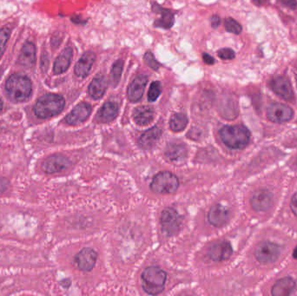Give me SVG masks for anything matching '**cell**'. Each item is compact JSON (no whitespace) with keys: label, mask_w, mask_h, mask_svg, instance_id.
Segmentation results:
<instances>
[{"label":"cell","mask_w":297,"mask_h":296,"mask_svg":"<svg viewBox=\"0 0 297 296\" xmlns=\"http://www.w3.org/2000/svg\"><path fill=\"white\" fill-rule=\"evenodd\" d=\"M36 48L31 42H27L22 47L20 55L18 57V63L26 68H32L35 65Z\"/></svg>","instance_id":"ffe728a7"},{"label":"cell","mask_w":297,"mask_h":296,"mask_svg":"<svg viewBox=\"0 0 297 296\" xmlns=\"http://www.w3.org/2000/svg\"><path fill=\"white\" fill-rule=\"evenodd\" d=\"M232 251V247L230 243L222 242L212 245L209 248L208 255L213 261H224L231 256Z\"/></svg>","instance_id":"9a60e30c"},{"label":"cell","mask_w":297,"mask_h":296,"mask_svg":"<svg viewBox=\"0 0 297 296\" xmlns=\"http://www.w3.org/2000/svg\"><path fill=\"white\" fill-rule=\"evenodd\" d=\"M218 55L220 58L224 60H230L235 58V51L230 48H224L218 50Z\"/></svg>","instance_id":"d6a6232c"},{"label":"cell","mask_w":297,"mask_h":296,"mask_svg":"<svg viewBox=\"0 0 297 296\" xmlns=\"http://www.w3.org/2000/svg\"><path fill=\"white\" fill-rule=\"evenodd\" d=\"M224 26H225L227 32L233 33V34H236V35L240 34L241 33V31H242L241 24H239L237 21L231 18L225 19Z\"/></svg>","instance_id":"f1b7e54d"},{"label":"cell","mask_w":297,"mask_h":296,"mask_svg":"<svg viewBox=\"0 0 297 296\" xmlns=\"http://www.w3.org/2000/svg\"><path fill=\"white\" fill-rule=\"evenodd\" d=\"M203 60L204 62L206 63L207 65H214V63H215V60H214V57L213 56H210L208 53H203Z\"/></svg>","instance_id":"74e56055"},{"label":"cell","mask_w":297,"mask_h":296,"mask_svg":"<svg viewBox=\"0 0 297 296\" xmlns=\"http://www.w3.org/2000/svg\"><path fill=\"white\" fill-rule=\"evenodd\" d=\"M146 76L139 75L130 83L127 90V97L130 102H139L144 95V89L147 84Z\"/></svg>","instance_id":"30bf717a"},{"label":"cell","mask_w":297,"mask_h":296,"mask_svg":"<svg viewBox=\"0 0 297 296\" xmlns=\"http://www.w3.org/2000/svg\"><path fill=\"white\" fill-rule=\"evenodd\" d=\"M293 255H294V257L295 258V259H297V247L295 248V249H294V254H293Z\"/></svg>","instance_id":"7bdbcfd3"},{"label":"cell","mask_w":297,"mask_h":296,"mask_svg":"<svg viewBox=\"0 0 297 296\" xmlns=\"http://www.w3.org/2000/svg\"><path fill=\"white\" fill-rule=\"evenodd\" d=\"M230 212L221 204L214 205L208 214V220L211 225L223 227L229 221Z\"/></svg>","instance_id":"2e32d148"},{"label":"cell","mask_w":297,"mask_h":296,"mask_svg":"<svg viewBox=\"0 0 297 296\" xmlns=\"http://www.w3.org/2000/svg\"><path fill=\"white\" fill-rule=\"evenodd\" d=\"M295 282L289 277L281 279L274 285L272 288V294L274 296H287L294 291Z\"/></svg>","instance_id":"603a6c76"},{"label":"cell","mask_w":297,"mask_h":296,"mask_svg":"<svg viewBox=\"0 0 297 296\" xmlns=\"http://www.w3.org/2000/svg\"><path fill=\"white\" fill-rule=\"evenodd\" d=\"M279 3L282 4L283 6L288 7L289 9H295L297 7L296 0H278Z\"/></svg>","instance_id":"836d02e7"},{"label":"cell","mask_w":297,"mask_h":296,"mask_svg":"<svg viewBox=\"0 0 297 296\" xmlns=\"http://www.w3.org/2000/svg\"><path fill=\"white\" fill-rule=\"evenodd\" d=\"M144 61L146 64V66H149L150 68L152 69L154 71H157L160 68V66H161L158 61L154 57L153 54L150 52V51H148V52L144 54Z\"/></svg>","instance_id":"1f68e13d"},{"label":"cell","mask_w":297,"mask_h":296,"mask_svg":"<svg viewBox=\"0 0 297 296\" xmlns=\"http://www.w3.org/2000/svg\"><path fill=\"white\" fill-rule=\"evenodd\" d=\"M188 125V119L182 113H177L172 115L170 121V127L175 132H180L185 129Z\"/></svg>","instance_id":"4316f807"},{"label":"cell","mask_w":297,"mask_h":296,"mask_svg":"<svg viewBox=\"0 0 297 296\" xmlns=\"http://www.w3.org/2000/svg\"><path fill=\"white\" fill-rule=\"evenodd\" d=\"M267 115L268 119L274 123H285L291 120L294 111L288 105L275 103L268 107Z\"/></svg>","instance_id":"ba28073f"},{"label":"cell","mask_w":297,"mask_h":296,"mask_svg":"<svg viewBox=\"0 0 297 296\" xmlns=\"http://www.w3.org/2000/svg\"><path fill=\"white\" fill-rule=\"evenodd\" d=\"M162 230L167 235H174L180 230L182 219L179 214L174 209H166L161 216Z\"/></svg>","instance_id":"8992f818"},{"label":"cell","mask_w":297,"mask_h":296,"mask_svg":"<svg viewBox=\"0 0 297 296\" xmlns=\"http://www.w3.org/2000/svg\"><path fill=\"white\" fill-rule=\"evenodd\" d=\"M71 20L73 21L74 23H77V24H85L86 23V21L82 20L80 17H73V18H71Z\"/></svg>","instance_id":"ab89813d"},{"label":"cell","mask_w":297,"mask_h":296,"mask_svg":"<svg viewBox=\"0 0 297 296\" xmlns=\"http://www.w3.org/2000/svg\"><path fill=\"white\" fill-rule=\"evenodd\" d=\"M221 24V18H219V16L213 15L211 18H210V24L213 28H217V27L219 26Z\"/></svg>","instance_id":"d590c367"},{"label":"cell","mask_w":297,"mask_h":296,"mask_svg":"<svg viewBox=\"0 0 297 296\" xmlns=\"http://www.w3.org/2000/svg\"><path fill=\"white\" fill-rule=\"evenodd\" d=\"M91 113V106L86 103H81L71 110V113L66 116L65 121L68 125H79L88 119Z\"/></svg>","instance_id":"7c38bea8"},{"label":"cell","mask_w":297,"mask_h":296,"mask_svg":"<svg viewBox=\"0 0 297 296\" xmlns=\"http://www.w3.org/2000/svg\"><path fill=\"white\" fill-rule=\"evenodd\" d=\"M141 277L143 288L149 294H158L165 289L167 275L158 267H149L144 270Z\"/></svg>","instance_id":"277c9868"},{"label":"cell","mask_w":297,"mask_h":296,"mask_svg":"<svg viewBox=\"0 0 297 296\" xmlns=\"http://www.w3.org/2000/svg\"><path fill=\"white\" fill-rule=\"evenodd\" d=\"M222 141L231 149H242L250 142V134L247 128L242 125H227L220 131Z\"/></svg>","instance_id":"6da1fadb"},{"label":"cell","mask_w":297,"mask_h":296,"mask_svg":"<svg viewBox=\"0 0 297 296\" xmlns=\"http://www.w3.org/2000/svg\"><path fill=\"white\" fill-rule=\"evenodd\" d=\"M65 104L62 96L46 94L38 100L34 106V112L39 119H49L61 112Z\"/></svg>","instance_id":"7a4b0ae2"},{"label":"cell","mask_w":297,"mask_h":296,"mask_svg":"<svg viewBox=\"0 0 297 296\" xmlns=\"http://www.w3.org/2000/svg\"><path fill=\"white\" fill-rule=\"evenodd\" d=\"M10 36H11V30L9 28L5 27L0 30V60L6 50V44L8 42Z\"/></svg>","instance_id":"4dcf8cb0"},{"label":"cell","mask_w":297,"mask_h":296,"mask_svg":"<svg viewBox=\"0 0 297 296\" xmlns=\"http://www.w3.org/2000/svg\"><path fill=\"white\" fill-rule=\"evenodd\" d=\"M123 69H124V61L123 60H118L113 64L112 71H111V76H110V82L113 87H116L120 82Z\"/></svg>","instance_id":"83f0119b"},{"label":"cell","mask_w":297,"mask_h":296,"mask_svg":"<svg viewBox=\"0 0 297 296\" xmlns=\"http://www.w3.org/2000/svg\"><path fill=\"white\" fill-rule=\"evenodd\" d=\"M161 83L160 82H153L150 86L149 92H148V100L150 102H155L161 95Z\"/></svg>","instance_id":"f546056e"},{"label":"cell","mask_w":297,"mask_h":296,"mask_svg":"<svg viewBox=\"0 0 297 296\" xmlns=\"http://www.w3.org/2000/svg\"><path fill=\"white\" fill-rule=\"evenodd\" d=\"M106 91V82L104 77L100 75L95 77L89 86V94L93 99H100L103 98Z\"/></svg>","instance_id":"d4e9b609"},{"label":"cell","mask_w":297,"mask_h":296,"mask_svg":"<svg viewBox=\"0 0 297 296\" xmlns=\"http://www.w3.org/2000/svg\"><path fill=\"white\" fill-rule=\"evenodd\" d=\"M2 109H3V102H2V99L0 98V111L2 110Z\"/></svg>","instance_id":"b9f144b4"},{"label":"cell","mask_w":297,"mask_h":296,"mask_svg":"<svg viewBox=\"0 0 297 296\" xmlns=\"http://www.w3.org/2000/svg\"><path fill=\"white\" fill-rule=\"evenodd\" d=\"M69 165L70 161L67 157L62 155H54L44 161L43 169L48 174H53L67 169Z\"/></svg>","instance_id":"5bb4252c"},{"label":"cell","mask_w":297,"mask_h":296,"mask_svg":"<svg viewBox=\"0 0 297 296\" xmlns=\"http://www.w3.org/2000/svg\"><path fill=\"white\" fill-rule=\"evenodd\" d=\"M97 258V253L95 252V250L90 248H86L77 254L75 258V261L77 267L79 268V270L83 271H90L95 266Z\"/></svg>","instance_id":"4fadbf2b"},{"label":"cell","mask_w":297,"mask_h":296,"mask_svg":"<svg viewBox=\"0 0 297 296\" xmlns=\"http://www.w3.org/2000/svg\"><path fill=\"white\" fill-rule=\"evenodd\" d=\"M152 10L155 13L160 15V18L155 20L154 26L156 27V28L166 29V30L173 26L174 23H175V16L171 10L164 8L156 3H153L152 5Z\"/></svg>","instance_id":"8fae6325"},{"label":"cell","mask_w":297,"mask_h":296,"mask_svg":"<svg viewBox=\"0 0 297 296\" xmlns=\"http://www.w3.org/2000/svg\"><path fill=\"white\" fill-rule=\"evenodd\" d=\"M161 136V130L158 127H153L145 131L139 138V145L144 150H150L156 145Z\"/></svg>","instance_id":"44dd1931"},{"label":"cell","mask_w":297,"mask_h":296,"mask_svg":"<svg viewBox=\"0 0 297 296\" xmlns=\"http://www.w3.org/2000/svg\"><path fill=\"white\" fill-rule=\"evenodd\" d=\"M271 87L277 96L284 100L291 101L294 99V92L291 83L285 77H277L271 82Z\"/></svg>","instance_id":"9c48e42d"},{"label":"cell","mask_w":297,"mask_h":296,"mask_svg":"<svg viewBox=\"0 0 297 296\" xmlns=\"http://www.w3.org/2000/svg\"><path fill=\"white\" fill-rule=\"evenodd\" d=\"M268 0H253L254 3L256 6H261L262 5H264L265 3H267Z\"/></svg>","instance_id":"60d3db41"},{"label":"cell","mask_w":297,"mask_h":296,"mask_svg":"<svg viewBox=\"0 0 297 296\" xmlns=\"http://www.w3.org/2000/svg\"><path fill=\"white\" fill-rule=\"evenodd\" d=\"M6 90L12 100L24 102L32 94L33 85L31 80L25 76L13 74L6 81Z\"/></svg>","instance_id":"3957f363"},{"label":"cell","mask_w":297,"mask_h":296,"mask_svg":"<svg viewBox=\"0 0 297 296\" xmlns=\"http://www.w3.org/2000/svg\"><path fill=\"white\" fill-rule=\"evenodd\" d=\"M290 206H291V210L293 211V213L297 216V193H295L294 196L292 197Z\"/></svg>","instance_id":"8d00e7d4"},{"label":"cell","mask_w":297,"mask_h":296,"mask_svg":"<svg viewBox=\"0 0 297 296\" xmlns=\"http://www.w3.org/2000/svg\"><path fill=\"white\" fill-rule=\"evenodd\" d=\"M73 56V50L71 47H66L63 50L59 56L57 57L56 61L54 63L53 71L55 74H62L67 71L68 68L71 66V60Z\"/></svg>","instance_id":"d6986e66"},{"label":"cell","mask_w":297,"mask_h":296,"mask_svg":"<svg viewBox=\"0 0 297 296\" xmlns=\"http://www.w3.org/2000/svg\"><path fill=\"white\" fill-rule=\"evenodd\" d=\"M48 67H49V58H48L46 54H44L42 56L41 68L43 71H45L47 70Z\"/></svg>","instance_id":"e575fe53"},{"label":"cell","mask_w":297,"mask_h":296,"mask_svg":"<svg viewBox=\"0 0 297 296\" xmlns=\"http://www.w3.org/2000/svg\"><path fill=\"white\" fill-rule=\"evenodd\" d=\"M119 110L118 104L114 102H107L103 104L98 112V119L103 123H109L117 117Z\"/></svg>","instance_id":"484cf974"},{"label":"cell","mask_w":297,"mask_h":296,"mask_svg":"<svg viewBox=\"0 0 297 296\" xmlns=\"http://www.w3.org/2000/svg\"><path fill=\"white\" fill-rule=\"evenodd\" d=\"M273 201V196L266 190H258L251 198V206L256 211H268Z\"/></svg>","instance_id":"e0dca14e"},{"label":"cell","mask_w":297,"mask_h":296,"mask_svg":"<svg viewBox=\"0 0 297 296\" xmlns=\"http://www.w3.org/2000/svg\"><path fill=\"white\" fill-rule=\"evenodd\" d=\"M179 186V180L171 172H160L155 175L150 184L154 192L159 194H171L177 191Z\"/></svg>","instance_id":"5b68a950"},{"label":"cell","mask_w":297,"mask_h":296,"mask_svg":"<svg viewBox=\"0 0 297 296\" xmlns=\"http://www.w3.org/2000/svg\"><path fill=\"white\" fill-rule=\"evenodd\" d=\"M154 110L150 106L138 107L133 113V117L139 125L144 126L150 124L154 119Z\"/></svg>","instance_id":"cb8c5ba5"},{"label":"cell","mask_w":297,"mask_h":296,"mask_svg":"<svg viewBox=\"0 0 297 296\" xmlns=\"http://www.w3.org/2000/svg\"><path fill=\"white\" fill-rule=\"evenodd\" d=\"M8 187V182L4 178H0V194L5 192Z\"/></svg>","instance_id":"f35d334b"},{"label":"cell","mask_w":297,"mask_h":296,"mask_svg":"<svg viewBox=\"0 0 297 296\" xmlns=\"http://www.w3.org/2000/svg\"><path fill=\"white\" fill-rule=\"evenodd\" d=\"M256 257L261 263L268 264L277 261L279 257L280 249L277 244L271 242L261 243L256 250Z\"/></svg>","instance_id":"52a82bcc"},{"label":"cell","mask_w":297,"mask_h":296,"mask_svg":"<svg viewBox=\"0 0 297 296\" xmlns=\"http://www.w3.org/2000/svg\"><path fill=\"white\" fill-rule=\"evenodd\" d=\"M95 60H96V55H95L92 51H87L84 54L81 58L77 61L74 71L75 74L77 75V77H86L88 76L90 71H91V67L94 64Z\"/></svg>","instance_id":"ac0fdd59"},{"label":"cell","mask_w":297,"mask_h":296,"mask_svg":"<svg viewBox=\"0 0 297 296\" xmlns=\"http://www.w3.org/2000/svg\"><path fill=\"white\" fill-rule=\"evenodd\" d=\"M296 163H297V161H296Z\"/></svg>","instance_id":"ee69618b"},{"label":"cell","mask_w":297,"mask_h":296,"mask_svg":"<svg viewBox=\"0 0 297 296\" xmlns=\"http://www.w3.org/2000/svg\"><path fill=\"white\" fill-rule=\"evenodd\" d=\"M165 155L171 162L180 163L187 156V149L182 143H170L165 150Z\"/></svg>","instance_id":"7402d4cb"}]
</instances>
